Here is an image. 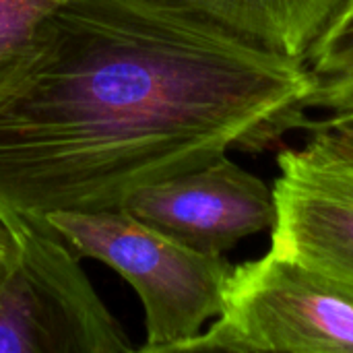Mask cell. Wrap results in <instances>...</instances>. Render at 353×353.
I'll use <instances>...</instances> for the list:
<instances>
[{"instance_id":"1","label":"cell","mask_w":353,"mask_h":353,"mask_svg":"<svg viewBox=\"0 0 353 353\" xmlns=\"http://www.w3.org/2000/svg\"><path fill=\"white\" fill-rule=\"evenodd\" d=\"M312 77L176 0H64L0 103V211L120 209L159 180L308 126Z\"/></svg>"},{"instance_id":"2","label":"cell","mask_w":353,"mask_h":353,"mask_svg":"<svg viewBox=\"0 0 353 353\" xmlns=\"http://www.w3.org/2000/svg\"><path fill=\"white\" fill-rule=\"evenodd\" d=\"M46 221L77 250L112 267L137 292L147 341L139 352H180L225 306L234 267L137 219L126 209L54 211Z\"/></svg>"},{"instance_id":"3","label":"cell","mask_w":353,"mask_h":353,"mask_svg":"<svg viewBox=\"0 0 353 353\" xmlns=\"http://www.w3.org/2000/svg\"><path fill=\"white\" fill-rule=\"evenodd\" d=\"M180 352L353 353V285L269 248L234 267L221 314Z\"/></svg>"},{"instance_id":"4","label":"cell","mask_w":353,"mask_h":353,"mask_svg":"<svg viewBox=\"0 0 353 353\" xmlns=\"http://www.w3.org/2000/svg\"><path fill=\"white\" fill-rule=\"evenodd\" d=\"M19 261L0 292V353H130L77 250L41 215L0 211Z\"/></svg>"},{"instance_id":"5","label":"cell","mask_w":353,"mask_h":353,"mask_svg":"<svg viewBox=\"0 0 353 353\" xmlns=\"http://www.w3.org/2000/svg\"><path fill=\"white\" fill-rule=\"evenodd\" d=\"M120 209L213 256L273 230L277 221L273 188L228 155L145 186Z\"/></svg>"},{"instance_id":"6","label":"cell","mask_w":353,"mask_h":353,"mask_svg":"<svg viewBox=\"0 0 353 353\" xmlns=\"http://www.w3.org/2000/svg\"><path fill=\"white\" fill-rule=\"evenodd\" d=\"M277 165L271 248L353 285V159L308 139Z\"/></svg>"},{"instance_id":"7","label":"cell","mask_w":353,"mask_h":353,"mask_svg":"<svg viewBox=\"0 0 353 353\" xmlns=\"http://www.w3.org/2000/svg\"><path fill=\"white\" fill-rule=\"evenodd\" d=\"M277 54L306 60L347 0H176Z\"/></svg>"},{"instance_id":"8","label":"cell","mask_w":353,"mask_h":353,"mask_svg":"<svg viewBox=\"0 0 353 353\" xmlns=\"http://www.w3.org/2000/svg\"><path fill=\"white\" fill-rule=\"evenodd\" d=\"M64 0H0V103L43 58Z\"/></svg>"},{"instance_id":"9","label":"cell","mask_w":353,"mask_h":353,"mask_svg":"<svg viewBox=\"0 0 353 353\" xmlns=\"http://www.w3.org/2000/svg\"><path fill=\"white\" fill-rule=\"evenodd\" d=\"M312 77L308 110H353V0H347L304 60Z\"/></svg>"},{"instance_id":"10","label":"cell","mask_w":353,"mask_h":353,"mask_svg":"<svg viewBox=\"0 0 353 353\" xmlns=\"http://www.w3.org/2000/svg\"><path fill=\"white\" fill-rule=\"evenodd\" d=\"M306 130L310 141L327 147L337 155L353 159V110L329 114L321 120H310Z\"/></svg>"},{"instance_id":"11","label":"cell","mask_w":353,"mask_h":353,"mask_svg":"<svg viewBox=\"0 0 353 353\" xmlns=\"http://www.w3.org/2000/svg\"><path fill=\"white\" fill-rule=\"evenodd\" d=\"M19 261V242L6 221L0 219V292Z\"/></svg>"}]
</instances>
